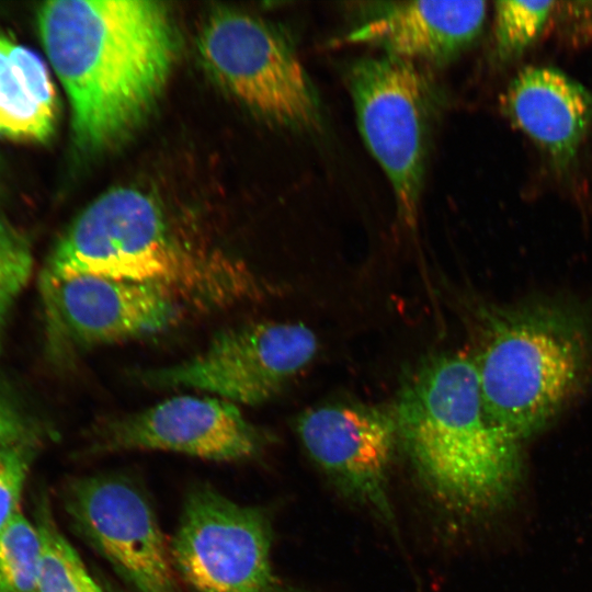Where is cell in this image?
I'll return each instance as SVG.
<instances>
[{
    "instance_id": "6da1fadb",
    "label": "cell",
    "mask_w": 592,
    "mask_h": 592,
    "mask_svg": "<svg viewBox=\"0 0 592 592\" xmlns=\"http://www.w3.org/2000/svg\"><path fill=\"white\" fill-rule=\"evenodd\" d=\"M37 25L83 149L109 148L133 132L175 62L177 29L160 1H47L38 9Z\"/></svg>"
},
{
    "instance_id": "7a4b0ae2",
    "label": "cell",
    "mask_w": 592,
    "mask_h": 592,
    "mask_svg": "<svg viewBox=\"0 0 592 592\" xmlns=\"http://www.w3.org/2000/svg\"><path fill=\"white\" fill-rule=\"evenodd\" d=\"M398 440L432 496L460 513L502 504L521 476L520 443L488 417L471 355L423 360L394 409Z\"/></svg>"
},
{
    "instance_id": "3957f363",
    "label": "cell",
    "mask_w": 592,
    "mask_h": 592,
    "mask_svg": "<svg viewBox=\"0 0 592 592\" xmlns=\"http://www.w3.org/2000/svg\"><path fill=\"white\" fill-rule=\"evenodd\" d=\"M78 274L158 284L203 308L231 306L261 292L244 263L178 230L150 195L134 187L110 190L86 207L42 276Z\"/></svg>"
},
{
    "instance_id": "277c9868",
    "label": "cell",
    "mask_w": 592,
    "mask_h": 592,
    "mask_svg": "<svg viewBox=\"0 0 592 592\" xmlns=\"http://www.w3.org/2000/svg\"><path fill=\"white\" fill-rule=\"evenodd\" d=\"M471 355L490 420L521 443L544 430L592 373V318L565 298L477 309Z\"/></svg>"
},
{
    "instance_id": "5b68a950",
    "label": "cell",
    "mask_w": 592,
    "mask_h": 592,
    "mask_svg": "<svg viewBox=\"0 0 592 592\" xmlns=\"http://www.w3.org/2000/svg\"><path fill=\"white\" fill-rule=\"evenodd\" d=\"M272 544L265 509L196 483L184 499L170 550L178 578L190 592H312L277 576Z\"/></svg>"
},
{
    "instance_id": "8992f818",
    "label": "cell",
    "mask_w": 592,
    "mask_h": 592,
    "mask_svg": "<svg viewBox=\"0 0 592 592\" xmlns=\"http://www.w3.org/2000/svg\"><path fill=\"white\" fill-rule=\"evenodd\" d=\"M198 52L209 75L253 112L288 127H319V102L304 67L263 20L216 11L201 29Z\"/></svg>"
},
{
    "instance_id": "52a82bcc",
    "label": "cell",
    "mask_w": 592,
    "mask_h": 592,
    "mask_svg": "<svg viewBox=\"0 0 592 592\" xmlns=\"http://www.w3.org/2000/svg\"><path fill=\"white\" fill-rule=\"evenodd\" d=\"M317 349V337L305 323L251 322L217 333L187 360L139 377L156 388L191 389L237 406H257L275 397Z\"/></svg>"
},
{
    "instance_id": "ba28073f",
    "label": "cell",
    "mask_w": 592,
    "mask_h": 592,
    "mask_svg": "<svg viewBox=\"0 0 592 592\" xmlns=\"http://www.w3.org/2000/svg\"><path fill=\"white\" fill-rule=\"evenodd\" d=\"M348 83L365 144L390 181L399 218L413 228L426 155V82L413 61L385 54L353 62Z\"/></svg>"
},
{
    "instance_id": "9c48e42d",
    "label": "cell",
    "mask_w": 592,
    "mask_h": 592,
    "mask_svg": "<svg viewBox=\"0 0 592 592\" xmlns=\"http://www.w3.org/2000/svg\"><path fill=\"white\" fill-rule=\"evenodd\" d=\"M65 502L78 533L135 592H182L170 543L133 478L98 474L76 479Z\"/></svg>"
},
{
    "instance_id": "30bf717a",
    "label": "cell",
    "mask_w": 592,
    "mask_h": 592,
    "mask_svg": "<svg viewBox=\"0 0 592 592\" xmlns=\"http://www.w3.org/2000/svg\"><path fill=\"white\" fill-rule=\"evenodd\" d=\"M50 342L64 354L162 332L183 303L158 284L93 274L42 276Z\"/></svg>"
},
{
    "instance_id": "8fae6325",
    "label": "cell",
    "mask_w": 592,
    "mask_h": 592,
    "mask_svg": "<svg viewBox=\"0 0 592 592\" xmlns=\"http://www.w3.org/2000/svg\"><path fill=\"white\" fill-rule=\"evenodd\" d=\"M296 432L338 492L397 535L388 488L398 442L394 412L361 402H330L300 413Z\"/></svg>"
},
{
    "instance_id": "7c38bea8",
    "label": "cell",
    "mask_w": 592,
    "mask_h": 592,
    "mask_svg": "<svg viewBox=\"0 0 592 592\" xmlns=\"http://www.w3.org/2000/svg\"><path fill=\"white\" fill-rule=\"evenodd\" d=\"M265 430L237 405L212 396H177L144 410L101 420L93 454L163 451L214 462L257 458L270 445Z\"/></svg>"
},
{
    "instance_id": "4fadbf2b",
    "label": "cell",
    "mask_w": 592,
    "mask_h": 592,
    "mask_svg": "<svg viewBox=\"0 0 592 592\" xmlns=\"http://www.w3.org/2000/svg\"><path fill=\"white\" fill-rule=\"evenodd\" d=\"M486 13L485 1L373 2L345 41L410 61L444 62L477 38Z\"/></svg>"
},
{
    "instance_id": "5bb4252c",
    "label": "cell",
    "mask_w": 592,
    "mask_h": 592,
    "mask_svg": "<svg viewBox=\"0 0 592 592\" xmlns=\"http://www.w3.org/2000/svg\"><path fill=\"white\" fill-rule=\"evenodd\" d=\"M501 106L540 148L553 172L569 178L592 122V93L557 69L530 66L510 82Z\"/></svg>"
},
{
    "instance_id": "9a60e30c",
    "label": "cell",
    "mask_w": 592,
    "mask_h": 592,
    "mask_svg": "<svg viewBox=\"0 0 592 592\" xmlns=\"http://www.w3.org/2000/svg\"><path fill=\"white\" fill-rule=\"evenodd\" d=\"M10 43L0 36V134L46 140L54 133L57 113L44 107L25 88L10 59Z\"/></svg>"
},
{
    "instance_id": "2e32d148",
    "label": "cell",
    "mask_w": 592,
    "mask_h": 592,
    "mask_svg": "<svg viewBox=\"0 0 592 592\" xmlns=\"http://www.w3.org/2000/svg\"><path fill=\"white\" fill-rule=\"evenodd\" d=\"M36 525L42 537L37 592H103L47 508L39 512Z\"/></svg>"
},
{
    "instance_id": "e0dca14e",
    "label": "cell",
    "mask_w": 592,
    "mask_h": 592,
    "mask_svg": "<svg viewBox=\"0 0 592 592\" xmlns=\"http://www.w3.org/2000/svg\"><path fill=\"white\" fill-rule=\"evenodd\" d=\"M42 537L19 510L0 528V592H37Z\"/></svg>"
},
{
    "instance_id": "ac0fdd59",
    "label": "cell",
    "mask_w": 592,
    "mask_h": 592,
    "mask_svg": "<svg viewBox=\"0 0 592 592\" xmlns=\"http://www.w3.org/2000/svg\"><path fill=\"white\" fill-rule=\"evenodd\" d=\"M556 1H497L494 3L493 55L498 62L520 58L553 18Z\"/></svg>"
},
{
    "instance_id": "d6986e66",
    "label": "cell",
    "mask_w": 592,
    "mask_h": 592,
    "mask_svg": "<svg viewBox=\"0 0 592 592\" xmlns=\"http://www.w3.org/2000/svg\"><path fill=\"white\" fill-rule=\"evenodd\" d=\"M33 269L25 238L0 218V334L14 301L26 286Z\"/></svg>"
},
{
    "instance_id": "ffe728a7",
    "label": "cell",
    "mask_w": 592,
    "mask_h": 592,
    "mask_svg": "<svg viewBox=\"0 0 592 592\" xmlns=\"http://www.w3.org/2000/svg\"><path fill=\"white\" fill-rule=\"evenodd\" d=\"M27 469L24 446L0 447V528L20 510Z\"/></svg>"
},
{
    "instance_id": "44dd1931",
    "label": "cell",
    "mask_w": 592,
    "mask_h": 592,
    "mask_svg": "<svg viewBox=\"0 0 592 592\" xmlns=\"http://www.w3.org/2000/svg\"><path fill=\"white\" fill-rule=\"evenodd\" d=\"M12 65L34 99L47 110L57 113V99L53 81L42 59L24 46L10 43Z\"/></svg>"
},
{
    "instance_id": "7402d4cb",
    "label": "cell",
    "mask_w": 592,
    "mask_h": 592,
    "mask_svg": "<svg viewBox=\"0 0 592 592\" xmlns=\"http://www.w3.org/2000/svg\"><path fill=\"white\" fill-rule=\"evenodd\" d=\"M551 19L567 43L592 44V1H557Z\"/></svg>"
},
{
    "instance_id": "603a6c76",
    "label": "cell",
    "mask_w": 592,
    "mask_h": 592,
    "mask_svg": "<svg viewBox=\"0 0 592 592\" xmlns=\"http://www.w3.org/2000/svg\"><path fill=\"white\" fill-rule=\"evenodd\" d=\"M31 433L25 413L0 382V447L24 446Z\"/></svg>"
},
{
    "instance_id": "cb8c5ba5",
    "label": "cell",
    "mask_w": 592,
    "mask_h": 592,
    "mask_svg": "<svg viewBox=\"0 0 592 592\" xmlns=\"http://www.w3.org/2000/svg\"><path fill=\"white\" fill-rule=\"evenodd\" d=\"M111 592H119V591H117V590H114V589H111Z\"/></svg>"
}]
</instances>
